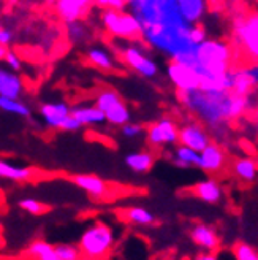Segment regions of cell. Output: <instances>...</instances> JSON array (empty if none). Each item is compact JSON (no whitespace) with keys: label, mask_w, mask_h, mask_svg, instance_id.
Returning a JSON list of instances; mask_svg holds the SVG:
<instances>
[{"label":"cell","mask_w":258,"mask_h":260,"mask_svg":"<svg viewBox=\"0 0 258 260\" xmlns=\"http://www.w3.org/2000/svg\"><path fill=\"white\" fill-rule=\"evenodd\" d=\"M113 48L116 57L138 76L152 80L159 75V63L141 40H114Z\"/></svg>","instance_id":"7a4b0ae2"},{"label":"cell","mask_w":258,"mask_h":260,"mask_svg":"<svg viewBox=\"0 0 258 260\" xmlns=\"http://www.w3.org/2000/svg\"><path fill=\"white\" fill-rule=\"evenodd\" d=\"M92 5V0H56L54 11L56 16L63 24H71L81 21Z\"/></svg>","instance_id":"30bf717a"},{"label":"cell","mask_w":258,"mask_h":260,"mask_svg":"<svg viewBox=\"0 0 258 260\" xmlns=\"http://www.w3.org/2000/svg\"><path fill=\"white\" fill-rule=\"evenodd\" d=\"M0 110L15 114V116H21V118H29L30 116V108L27 103H24L21 99H5L0 97Z\"/></svg>","instance_id":"4316f807"},{"label":"cell","mask_w":258,"mask_h":260,"mask_svg":"<svg viewBox=\"0 0 258 260\" xmlns=\"http://www.w3.org/2000/svg\"><path fill=\"white\" fill-rule=\"evenodd\" d=\"M73 184L78 186L81 190L89 193L94 199H103L108 195V184L100 176L95 175H75L71 178Z\"/></svg>","instance_id":"ac0fdd59"},{"label":"cell","mask_w":258,"mask_h":260,"mask_svg":"<svg viewBox=\"0 0 258 260\" xmlns=\"http://www.w3.org/2000/svg\"><path fill=\"white\" fill-rule=\"evenodd\" d=\"M67 37L68 40L75 45H81L89 40V29L81 22L76 21L71 24H67Z\"/></svg>","instance_id":"f1b7e54d"},{"label":"cell","mask_w":258,"mask_h":260,"mask_svg":"<svg viewBox=\"0 0 258 260\" xmlns=\"http://www.w3.org/2000/svg\"><path fill=\"white\" fill-rule=\"evenodd\" d=\"M105 121L108 124H111L113 127H122L127 122L132 121V113L130 108L127 107V103L124 100H121L119 103L113 105L109 110H106L105 113Z\"/></svg>","instance_id":"603a6c76"},{"label":"cell","mask_w":258,"mask_h":260,"mask_svg":"<svg viewBox=\"0 0 258 260\" xmlns=\"http://www.w3.org/2000/svg\"><path fill=\"white\" fill-rule=\"evenodd\" d=\"M190 192L195 195L198 200L204 203H211V205L222 202L224 199V189L220 183L214 178H204L198 181V183L190 189Z\"/></svg>","instance_id":"2e32d148"},{"label":"cell","mask_w":258,"mask_h":260,"mask_svg":"<svg viewBox=\"0 0 258 260\" xmlns=\"http://www.w3.org/2000/svg\"><path fill=\"white\" fill-rule=\"evenodd\" d=\"M114 230L101 220H95L83 232L78 248L86 260H106L114 248Z\"/></svg>","instance_id":"277c9868"},{"label":"cell","mask_w":258,"mask_h":260,"mask_svg":"<svg viewBox=\"0 0 258 260\" xmlns=\"http://www.w3.org/2000/svg\"><path fill=\"white\" fill-rule=\"evenodd\" d=\"M24 94L22 78L7 67H0V97L5 99H21Z\"/></svg>","instance_id":"e0dca14e"},{"label":"cell","mask_w":258,"mask_h":260,"mask_svg":"<svg viewBox=\"0 0 258 260\" xmlns=\"http://www.w3.org/2000/svg\"><path fill=\"white\" fill-rule=\"evenodd\" d=\"M18 206L21 208L22 211L33 214V216H40V214H43L46 211V206L42 202L35 200V199H22V200L18 202Z\"/></svg>","instance_id":"1f68e13d"},{"label":"cell","mask_w":258,"mask_h":260,"mask_svg":"<svg viewBox=\"0 0 258 260\" xmlns=\"http://www.w3.org/2000/svg\"><path fill=\"white\" fill-rule=\"evenodd\" d=\"M13 40H15V35H13L11 30L4 29V27L0 29V45L5 46V48H8V46L13 43Z\"/></svg>","instance_id":"8d00e7d4"},{"label":"cell","mask_w":258,"mask_h":260,"mask_svg":"<svg viewBox=\"0 0 258 260\" xmlns=\"http://www.w3.org/2000/svg\"><path fill=\"white\" fill-rule=\"evenodd\" d=\"M86 60L92 67L101 72H116L119 69V59L114 56V53L103 45H90L84 51Z\"/></svg>","instance_id":"8fae6325"},{"label":"cell","mask_w":258,"mask_h":260,"mask_svg":"<svg viewBox=\"0 0 258 260\" xmlns=\"http://www.w3.org/2000/svg\"><path fill=\"white\" fill-rule=\"evenodd\" d=\"M180 19L189 25H198L208 15L209 0H174Z\"/></svg>","instance_id":"7c38bea8"},{"label":"cell","mask_w":258,"mask_h":260,"mask_svg":"<svg viewBox=\"0 0 258 260\" xmlns=\"http://www.w3.org/2000/svg\"><path fill=\"white\" fill-rule=\"evenodd\" d=\"M124 216L130 224L139 225V227H148L156 222V216H154L144 206H130L124 210Z\"/></svg>","instance_id":"cb8c5ba5"},{"label":"cell","mask_w":258,"mask_h":260,"mask_svg":"<svg viewBox=\"0 0 258 260\" xmlns=\"http://www.w3.org/2000/svg\"><path fill=\"white\" fill-rule=\"evenodd\" d=\"M54 252L59 260H81V251L76 244H57L54 246Z\"/></svg>","instance_id":"f546056e"},{"label":"cell","mask_w":258,"mask_h":260,"mask_svg":"<svg viewBox=\"0 0 258 260\" xmlns=\"http://www.w3.org/2000/svg\"><path fill=\"white\" fill-rule=\"evenodd\" d=\"M193 260H218V255L214 252H201L197 257H193Z\"/></svg>","instance_id":"74e56055"},{"label":"cell","mask_w":258,"mask_h":260,"mask_svg":"<svg viewBox=\"0 0 258 260\" xmlns=\"http://www.w3.org/2000/svg\"><path fill=\"white\" fill-rule=\"evenodd\" d=\"M109 2H111V0H92V4H94V5H97V7H98V8H101V10L108 8Z\"/></svg>","instance_id":"f35d334b"},{"label":"cell","mask_w":258,"mask_h":260,"mask_svg":"<svg viewBox=\"0 0 258 260\" xmlns=\"http://www.w3.org/2000/svg\"><path fill=\"white\" fill-rule=\"evenodd\" d=\"M121 100H122V97L119 95L118 90H114V89H101L100 92L97 94V97H95V103H94V105L101 113H105L106 110H109L113 105L119 103Z\"/></svg>","instance_id":"83f0119b"},{"label":"cell","mask_w":258,"mask_h":260,"mask_svg":"<svg viewBox=\"0 0 258 260\" xmlns=\"http://www.w3.org/2000/svg\"><path fill=\"white\" fill-rule=\"evenodd\" d=\"M4 62H5V65H7V69L11 70V72H16V73H18V72L22 69V59L19 57V54L16 53L15 49H10V48H8L7 54H5V57H4Z\"/></svg>","instance_id":"d6a6232c"},{"label":"cell","mask_w":258,"mask_h":260,"mask_svg":"<svg viewBox=\"0 0 258 260\" xmlns=\"http://www.w3.org/2000/svg\"><path fill=\"white\" fill-rule=\"evenodd\" d=\"M71 107L67 102H46L40 107L38 113H40V118L43 124L49 128L60 130L65 119L70 116Z\"/></svg>","instance_id":"4fadbf2b"},{"label":"cell","mask_w":258,"mask_h":260,"mask_svg":"<svg viewBox=\"0 0 258 260\" xmlns=\"http://www.w3.org/2000/svg\"><path fill=\"white\" fill-rule=\"evenodd\" d=\"M231 172L233 175L242 181V183H253L256 179V173H258V165H256V159L253 157H241L238 160L233 162L231 165Z\"/></svg>","instance_id":"44dd1931"},{"label":"cell","mask_w":258,"mask_h":260,"mask_svg":"<svg viewBox=\"0 0 258 260\" xmlns=\"http://www.w3.org/2000/svg\"><path fill=\"white\" fill-rule=\"evenodd\" d=\"M231 34H233L235 54L241 53L246 56L250 63L258 57V15L256 11L238 13L231 19Z\"/></svg>","instance_id":"3957f363"},{"label":"cell","mask_w":258,"mask_h":260,"mask_svg":"<svg viewBox=\"0 0 258 260\" xmlns=\"http://www.w3.org/2000/svg\"><path fill=\"white\" fill-rule=\"evenodd\" d=\"M33 175L35 170L30 167L18 165L5 159H0V178L8 181H16V183H25V181H30Z\"/></svg>","instance_id":"ffe728a7"},{"label":"cell","mask_w":258,"mask_h":260,"mask_svg":"<svg viewBox=\"0 0 258 260\" xmlns=\"http://www.w3.org/2000/svg\"><path fill=\"white\" fill-rule=\"evenodd\" d=\"M43 4H45L46 7H54L56 0H43Z\"/></svg>","instance_id":"60d3db41"},{"label":"cell","mask_w":258,"mask_h":260,"mask_svg":"<svg viewBox=\"0 0 258 260\" xmlns=\"http://www.w3.org/2000/svg\"><path fill=\"white\" fill-rule=\"evenodd\" d=\"M70 114L80 122L81 127H95V125H103L106 122L105 114L95 105H75L71 107Z\"/></svg>","instance_id":"d6986e66"},{"label":"cell","mask_w":258,"mask_h":260,"mask_svg":"<svg viewBox=\"0 0 258 260\" xmlns=\"http://www.w3.org/2000/svg\"><path fill=\"white\" fill-rule=\"evenodd\" d=\"M166 78L177 89V92H190L200 89V75L193 67L170 60L166 65Z\"/></svg>","instance_id":"ba28073f"},{"label":"cell","mask_w":258,"mask_h":260,"mask_svg":"<svg viewBox=\"0 0 258 260\" xmlns=\"http://www.w3.org/2000/svg\"><path fill=\"white\" fill-rule=\"evenodd\" d=\"M154 155L149 151H135L125 155V165L130 168L133 173H141L144 175L151 172L154 167Z\"/></svg>","instance_id":"7402d4cb"},{"label":"cell","mask_w":258,"mask_h":260,"mask_svg":"<svg viewBox=\"0 0 258 260\" xmlns=\"http://www.w3.org/2000/svg\"><path fill=\"white\" fill-rule=\"evenodd\" d=\"M144 127L141 124H136V122H127L125 125L121 127V132L125 138H130V140H135V138H139L141 135L144 134Z\"/></svg>","instance_id":"836d02e7"},{"label":"cell","mask_w":258,"mask_h":260,"mask_svg":"<svg viewBox=\"0 0 258 260\" xmlns=\"http://www.w3.org/2000/svg\"><path fill=\"white\" fill-rule=\"evenodd\" d=\"M177 130L179 125L171 118H160L159 121L152 122L144 130V134L151 146L163 148L177 145Z\"/></svg>","instance_id":"8992f818"},{"label":"cell","mask_w":258,"mask_h":260,"mask_svg":"<svg viewBox=\"0 0 258 260\" xmlns=\"http://www.w3.org/2000/svg\"><path fill=\"white\" fill-rule=\"evenodd\" d=\"M80 128H81L80 122L76 121L73 116L70 114L68 118L65 119V122H63V125H62L60 130H63V132H76V130H80Z\"/></svg>","instance_id":"d590c367"},{"label":"cell","mask_w":258,"mask_h":260,"mask_svg":"<svg viewBox=\"0 0 258 260\" xmlns=\"http://www.w3.org/2000/svg\"><path fill=\"white\" fill-rule=\"evenodd\" d=\"M7 51H8V48H5V46L0 45V60H4V57H5V54H7Z\"/></svg>","instance_id":"ab89813d"},{"label":"cell","mask_w":258,"mask_h":260,"mask_svg":"<svg viewBox=\"0 0 258 260\" xmlns=\"http://www.w3.org/2000/svg\"><path fill=\"white\" fill-rule=\"evenodd\" d=\"M171 160L174 162V165L180 167V168H190V167H198L200 162V152L193 151L190 148H186L182 145H179L174 148Z\"/></svg>","instance_id":"d4e9b609"},{"label":"cell","mask_w":258,"mask_h":260,"mask_svg":"<svg viewBox=\"0 0 258 260\" xmlns=\"http://www.w3.org/2000/svg\"><path fill=\"white\" fill-rule=\"evenodd\" d=\"M206 38H208V32H206V29L203 27L201 24L198 25H192V29L189 32V42L193 45V46H197L198 43L204 42Z\"/></svg>","instance_id":"e575fe53"},{"label":"cell","mask_w":258,"mask_h":260,"mask_svg":"<svg viewBox=\"0 0 258 260\" xmlns=\"http://www.w3.org/2000/svg\"><path fill=\"white\" fill-rule=\"evenodd\" d=\"M258 83V67L256 63H249L247 67H233V84L231 92L236 95H253V90Z\"/></svg>","instance_id":"9c48e42d"},{"label":"cell","mask_w":258,"mask_h":260,"mask_svg":"<svg viewBox=\"0 0 258 260\" xmlns=\"http://www.w3.org/2000/svg\"><path fill=\"white\" fill-rule=\"evenodd\" d=\"M0 29H2V24H0Z\"/></svg>","instance_id":"7bdbcfd3"},{"label":"cell","mask_w":258,"mask_h":260,"mask_svg":"<svg viewBox=\"0 0 258 260\" xmlns=\"http://www.w3.org/2000/svg\"><path fill=\"white\" fill-rule=\"evenodd\" d=\"M7 2H16V0H7Z\"/></svg>","instance_id":"b9f144b4"},{"label":"cell","mask_w":258,"mask_h":260,"mask_svg":"<svg viewBox=\"0 0 258 260\" xmlns=\"http://www.w3.org/2000/svg\"><path fill=\"white\" fill-rule=\"evenodd\" d=\"M190 238L203 252H214L220 248V235L208 224H195L190 230Z\"/></svg>","instance_id":"9a60e30c"},{"label":"cell","mask_w":258,"mask_h":260,"mask_svg":"<svg viewBox=\"0 0 258 260\" xmlns=\"http://www.w3.org/2000/svg\"><path fill=\"white\" fill-rule=\"evenodd\" d=\"M27 252L35 260H59L54 252V246L49 244L48 241H43V240L32 241L27 248Z\"/></svg>","instance_id":"484cf974"},{"label":"cell","mask_w":258,"mask_h":260,"mask_svg":"<svg viewBox=\"0 0 258 260\" xmlns=\"http://www.w3.org/2000/svg\"><path fill=\"white\" fill-rule=\"evenodd\" d=\"M177 143L197 152H201L211 143V135L201 122L187 121L177 130Z\"/></svg>","instance_id":"52a82bcc"},{"label":"cell","mask_w":258,"mask_h":260,"mask_svg":"<svg viewBox=\"0 0 258 260\" xmlns=\"http://www.w3.org/2000/svg\"><path fill=\"white\" fill-rule=\"evenodd\" d=\"M233 255L236 260H258V252L252 244L239 241L233 246Z\"/></svg>","instance_id":"4dcf8cb0"},{"label":"cell","mask_w":258,"mask_h":260,"mask_svg":"<svg viewBox=\"0 0 258 260\" xmlns=\"http://www.w3.org/2000/svg\"><path fill=\"white\" fill-rule=\"evenodd\" d=\"M227 164V154L222 149V146H218L217 143H209L201 152H200V162L198 168H201L206 173H217L224 170V167Z\"/></svg>","instance_id":"5bb4252c"},{"label":"cell","mask_w":258,"mask_h":260,"mask_svg":"<svg viewBox=\"0 0 258 260\" xmlns=\"http://www.w3.org/2000/svg\"><path fill=\"white\" fill-rule=\"evenodd\" d=\"M177 97L186 110L212 130L225 128L231 121L241 119L253 108V95L242 97L233 92H203L197 89L179 92Z\"/></svg>","instance_id":"6da1fadb"},{"label":"cell","mask_w":258,"mask_h":260,"mask_svg":"<svg viewBox=\"0 0 258 260\" xmlns=\"http://www.w3.org/2000/svg\"><path fill=\"white\" fill-rule=\"evenodd\" d=\"M101 25L113 40H139L141 24L132 11L105 8L100 16Z\"/></svg>","instance_id":"5b68a950"},{"label":"cell","mask_w":258,"mask_h":260,"mask_svg":"<svg viewBox=\"0 0 258 260\" xmlns=\"http://www.w3.org/2000/svg\"><path fill=\"white\" fill-rule=\"evenodd\" d=\"M242 2H246V0H242Z\"/></svg>","instance_id":"ee69618b"}]
</instances>
